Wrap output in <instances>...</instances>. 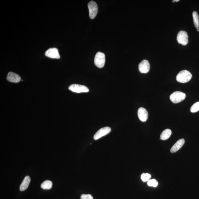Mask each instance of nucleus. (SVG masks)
<instances>
[{
    "instance_id": "9d476101",
    "label": "nucleus",
    "mask_w": 199,
    "mask_h": 199,
    "mask_svg": "<svg viewBox=\"0 0 199 199\" xmlns=\"http://www.w3.org/2000/svg\"><path fill=\"white\" fill-rule=\"evenodd\" d=\"M137 115L140 120L143 122H146L148 119V112L146 109L140 107L137 111Z\"/></svg>"
},
{
    "instance_id": "4468645a",
    "label": "nucleus",
    "mask_w": 199,
    "mask_h": 199,
    "mask_svg": "<svg viewBox=\"0 0 199 199\" xmlns=\"http://www.w3.org/2000/svg\"><path fill=\"white\" fill-rule=\"evenodd\" d=\"M172 131L169 129L164 130L161 135L160 140H166L169 138L172 134Z\"/></svg>"
},
{
    "instance_id": "f3484780",
    "label": "nucleus",
    "mask_w": 199,
    "mask_h": 199,
    "mask_svg": "<svg viewBox=\"0 0 199 199\" xmlns=\"http://www.w3.org/2000/svg\"><path fill=\"white\" fill-rule=\"evenodd\" d=\"M190 111L191 113H196L199 111V101L194 103L191 107Z\"/></svg>"
},
{
    "instance_id": "f03ea898",
    "label": "nucleus",
    "mask_w": 199,
    "mask_h": 199,
    "mask_svg": "<svg viewBox=\"0 0 199 199\" xmlns=\"http://www.w3.org/2000/svg\"><path fill=\"white\" fill-rule=\"evenodd\" d=\"M105 55L101 52H97L95 55L94 62L96 66L98 68H102L105 63Z\"/></svg>"
},
{
    "instance_id": "f8f14e48",
    "label": "nucleus",
    "mask_w": 199,
    "mask_h": 199,
    "mask_svg": "<svg viewBox=\"0 0 199 199\" xmlns=\"http://www.w3.org/2000/svg\"><path fill=\"white\" fill-rule=\"evenodd\" d=\"M185 143V140L184 139H181L178 140L170 149V152L172 153H174L179 150L183 145Z\"/></svg>"
},
{
    "instance_id": "a211bd4d",
    "label": "nucleus",
    "mask_w": 199,
    "mask_h": 199,
    "mask_svg": "<svg viewBox=\"0 0 199 199\" xmlns=\"http://www.w3.org/2000/svg\"><path fill=\"white\" fill-rule=\"evenodd\" d=\"M148 185L149 186H152L155 187L158 185V182L155 179H150L148 182Z\"/></svg>"
},
{
    "instance_id": "ddd939ff",
    "label": "nucleus",
    "mask_w": 199,
    "mask_h": 199,
    "mask_svg": "<svg viewBox=\"0 0 199 199\" xmlns=\"http://www.w3.org/2000/svg\"><path fill=\"white\" fill-rule=\"evenodd\" d=\"M30 181V178L29 176L25 177L20 185V190L23 191L26 190L29 186Z\"/></svg>"
},
{
    "instance_id": "423d86ee",
    "label": "nucleus",
    "mask_w": 199,
    "mask_h": 199,
    "mask_svg": "<svg viewBox=\"0 0 199 199\" xmlns=\"http://www.w3.org/2000/svg\"><path fill=\"white\" fill-rule=\"evenodd\" d=\"M69 89L72 92L76 93H87L89 92V89L86 86L84 85L72 84L69 87Z\"/></svg>"
},
{
    "instance_id": "aec40b11",
    "label": "nucleus",
    "mask_w": 199,
    "mask_h": 199,
    "mask_svg": "<svg viewBox=\"0 0 199 199\" xmlns=\"http://www.w3.org/2000/svg\"><path fill=\"white\" fill-rule=\"evenodd\" d=\"M81 199H93V197L90 194H82L80 197Z\"/></svg>"
},
{
    "instance_id": "9b49d317",
    "label": "nucleus",
    "mask_w": 199,
    "mask_h": 199,
    "mask_svg": "<svg viewBox=\"0 0 199 199\" xmlns=\"http://www.w3.org/2000/svg\"><path fill=\"white\" fill-rule=\"evenodd\" d=\"M7 79L9 82L17 83L20 81L21 77L17 74L12 72H9L7 74Z\"/></svg>"
},
{
    "instance_id": "1a4fd4ad",
    "label": "nucleus",
    "mask_w": 199,
    "mask_h": 199,
    "mask_svg": "<svg viewBox=\"0 0 199 199\" xmlns=\"http://www.w3.org/2000/svg\"><path fill=\"white\" fill-rule=\"evenodd\" d=\"M45 55L49 58L54 59H59L60 58L58 49L55 48H49L46 52Z\"/></svg>"
},
{
    "instance_id": "7ed1b4c3",
    "label": "nucleus",
    "mask_w": 199,
    "mask_h": 199,
    "mask_svg": "<svg viewBox=\"0 0 199 199\" xmlns=\"http://www.w3.org/2000/svg\"><path fill=\"white\" fill-rule=\"evenodd\" d=\"M186 98V95L183 92L176 91L170 96V100L174 103H178L183 101Z\"/></svg>"
},
{
    "instance_id": "4be33fe9",
    "label": "nucleus",
    "mask_w": 199,
    "mask_h": 199,
    "mask_svg": "<svg viewBox=\"0 0 199 199\" xmlns=\"http://www.w3.org/2000/svg\"><path fill=\"white\" fill-rule=\"evenodd\" d=\"M197 31H199V28H198V29H197Z\"/></svg>"
},
{
    "instance_id": "412c9836",
    "label": "nucleus",
    "mask_w": 199,
    "mask_h": 199,
    "mask_svg": "<svg viewBox=\"0 0 199 199\" xmlns=\"http://www.w3.org/2000/svg\"><path fill=\"white\" fill-rule=\"evenodd\" d=\"M179 1V0H174V1H173V2H174L176 1V2H178V1Z\"/></svg>"
},
{
    "instance_id": "6e6552de",
    "label": "nucleus",
    "mask_w": 199,
    "mask_h": 199,
    "mask_svg": "<svg viewBox=\"0 0 199 199\" xmlns=\"http://www.w3.org/2000/svg\"><path fill=\"white\" fill-rule=\"evenodd\" d=\"M150 69V65L148 61L143 60L139 65V70L140 72L143 74H146L149 72Z\"/></svg>"
},
{
    "instance_id": "0eeeda50",
    "label": "nucleus",
    "mask_w": 199,
    "mask_h": 199,
    "mask_svg": "<svg viewBox=\"0 0 199 199\" xmlns=\"http://www.w3.org/2000/svg\"><path fill=\"white\" fill-rule=\"evenodd\" d=\"M111 131V128L109 127H105L100 129L94 135V139L95 140H98L109 134Z\"/></svg>"
},
{
    "instance_id": "20e7f679",
    "label": "nucleus",
    "mask_w": 199,
    "mask_h": 199,
    "mask_svg": "<svg viewBox=\"0 0 199 199\" xmlns=\"http://www.w3.org/2000/svg\"><path fill=\"white\" fill-rule=\"evenodd\" d=\"M88 7L89 10V17L91 19H94L98 13V6L96 2L92 1L89 3Z\"/></svg>"
},
{
    "instance_id": "2eb2a0df",
    "label": "nucleus",
    "mask_w": 199,
    "mask_h": 199,
    "mask_svg": "<svg viewBox=\"0 0 199 199\" xmlns=\"http://www.w3.org/2000/svg\"><path fill=\"white\" fill-rule=\"evenodd\" d=\"M192 17L194 26L198 29L199 28V16L197 12H194L192 13Z\"/></svg>"
},
{
    "instance_id": "dca6fc26",
    "label": "nucleus",
    "mask_w": 199,
    "mask_h": 199,
    "mask_svg": "<svg viewBox=\"0 0 199 199\" xmlns=\"http://www.w3.org/2000/svg\"><path fill=\"white\" fill-rule=\"evenodd\" d=\"M52 183L51 181L46 180L41 184V187L44 190L50 189L52 187Z\"/></svg>"
},
{
    "instance_id": "6ab92c4d",
    "label": "nucleus",
    "mask_w": 199,
    "mask_h": 199,
    "mask_svg": "<svg viewBox=\"0 0 199 199\" xmlns=\"http://www.w3.org/2000/svg\"><path fill=\"white\" fill-rule=\"evenodd\" d=\"M151 178V175L148 173H143L141 176V179L143 182H148Z\"/></svg>"
},
{
    "instance_id": "39448f33",
    "label": "nucleus",
    "mask_w": 199,
    "mask_h": 199,
    "mask_svg": "<svg viewBox=\"0 0 199 199\" xmlns=\"http://www.w3.org/2000/svg\"><path fill=\"white\" fill-rule=\"evenodd\" d=\"M177 39L179 44L184 46H186L188 43L187 33L185 31H179L177 34Z\"/></svg>"
},
{
    "instance_id": "f257e3e1",
    "label": "nucleus",
    "mask_w": 199,
    "mask_h": 199,
    "mask_svg": "<svg viewBox=\"0 0 199 199\" xmlns=\"http://www.w3.org/2000/svg\"><path fill=\"white\" fill-rule=\"evenodd\" d=\"M192 77V75L187 70H182L176 76V80L181 83H185L189 82Z\"/></svg>"
}]
</instances>
